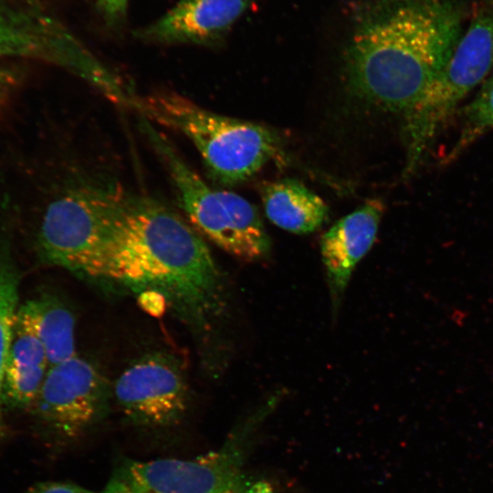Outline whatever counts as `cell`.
Listing matches in <instances>:
<instances>
[{
    "mask_svg": "<svg viewBox=\"0 0 493 493\" xmlns=\"http://www.w3.org/2000/svg\"><path fill=\"white\" fill-rule=\"evenodd\" d=\"M461 18L458 0L369 4L355 19L345 53L348 89L404 122L449 60L460 38Z\"/></svg>",
    "mask_w": 493,
    "mask_h": 493,
    "instance_id": "6da1fadb",
    "label": "cell"
},
{
    "mask_svg": "<svg viewBox=\"0 0 493 493\" xmlns=\"http://www.w3.org/2000/svg\"><path fill=\"white\" fill-rule=\"evenodd\" d=\"M103 281L162 294L203 335L222 306V277L200 236L177 214L148 196H130Z\"/></svg>",
    "mask_w": 493,
    "mask_h": 493,
    "instance_id": "7a4b0ae2",
    "label": "cell"
},
{
    "mask_svg": "<svg viewBox=\"0 0 493 493\" xmlns=\"http://www.w3.org/2000/svg\"><path fill=\"white\" fill-rule=\"evenodd\" d=\"M135 109L147 120L186 136L199 152L209 176L222 185L250 179L280 151L273 130L212 112L175 92L137 98Z\"/></svg>",
    "mask_w": 493,
    "mask_h": 493,
    "instance_id": "3957f363",
    "label": "cell"
},
{
    "mask_svg": "<svg viewBox=\"0 0 493 493\" xmlns=\"http://www.w3.org/2000/svg\"><path fill=\"white\" fill-rule=\"evenodd\" d=\"M130 196L92 184L69 189L44 215L37 242L40 260L99 281Z\"/></svg>",
    "mask_w": 493,
    "mask_h": 493,
    "instance_id": "277c9868",
    "label": "cell"
},
{
    "mask_svg": "<svg viewBox=\"0 0 493 493\" xmlns=\"http://www.w3.org/2000/svg\"><path fill=\"white\" fill-rule=\"evenodd\" d=\"M140 128L165 164L179 205L195 228L238 259L265 257L270 241L257 208L236 193L209 186L142 116Z\"/></svg>",
    "mask_w": 493,
    "mask_h": 493,
    "instance_id": "5b68a950",
    "label": "cell"
},
{
    "mask_svg": "<svg viewBox=\"0 0 493 493\" xmlns=\"http://www.w3.org/2000/svg\"><path fill=\"white\" fill-rule=\"evenodd\" d=\"M493 65V11L477 16L425 97L402 123L404 174L420 165L435 136L458 103L484 80Z\"/></svg>",
    "mask_w": 493,
    "mask_h": 493,
    "instance_id": "8992f818",
    "label": "cell"
},
{
    "mask_svg": "<svg viewBox=\"0 0 493 493\" xmlns=\"http://www.w3.org/2000/svg\"><path fill=\"white\" fill-rule=\"evenodd\" d=\"M239 456L231 447L191 459H126L102 493H224L237 489Z\"/></svg>",
    "mask_w": 493,
    "mask_h": 493,
    "instance_id": "52a82bcc",
    "label": "cell"
},
{
    "mask_svg": "<svg viewBox=\"0 0 493 493\" xmlns=\"http://www.w3.org/2000/svg\"><path fill=\"white\" fill-rule=\"evenodd\" d=\"M110 394V385L100 370L74 355L48 368L32 408L49 431L74 438L104 416Z\"/></svg>",
    "mask_w": 493,
    "mask_h": 493,
    "instance_id": "ba28073f",
    "label": "cell"
},
{
    "mask_svg": "<svg viewBox=\"0 0 493 493\" xmlns=\"http://www.w3.org/2000/svg\"><path fill=\"white\" fill-rule=\"evenodd\" d=\"M115 400L133 424L167 426L184 415L188 386L176 358L152 352L137 359L114 383Z\"/></svg>",
    "mask_w": 493,
    "mask_h": 493,
    "instance_id": "9c48e42d",
    "label": "cell"
},
{
    "mask_svg": "<svg viewBox=\"0 0 493 493\" xmlns=\"http://www.w3.org/2000/svg\"><path fill=\"white\" fill-rule=\"evenodd\" d=\"M255 0H179L162 17L136 31L160 44L214 45L221 40Z\"/></svg>",
    "mask_w": 493,
    "mask_h": 493,
    "instance_id": "30bf717a",
    "label": "cell"
},
{
    "mask_svg": "<svg viewBox=\"0 0 493 493\" xmlns=\"http://www.w3.org/2000/svg\"><path fill=\"white\" fill-rule=\"evenodd\" d=\"M383 204L369 200L336 222L321 237L320 254L334 310L351 273L375 241Z\"/></svg>",
    "mask_w": 493,
    "mask_h": 493,
    "instance_id": "8fae6325",
    "label": "cell"
},
{
    "mask_svg": "<svg viewBox=\"0 0 493 493\" xmlns=\"http://www.w3.org/2000/svg\"><path fill=\"white\" fill-rule=\"evenodd\" d=\"M48 368L45 348L19 306L12 325L4 375V404L13 408L32 407Z\"/></svg>",
    "mask_w": 493,
    "mask_h": 493,
    "instance_id": "7c38bea8",
    "label": "cell"
},
{
    "mask_svg": "<svg viewBox=\"0 0 493 493\" xmlns=\"http://www.w3.org/2000/svg\"><path fill=\"white\" fill-rule=\"evenodd\" d=\"M261 198L267 218L278 227L295 234L314 232L328 216L323 200L297 180L265 183Z\"/></svg>",
    "mask_w": 493,
    "mask_h": 493,
    "instance_id": "4fadbf2b",
    "label": "cell"
},
{
    "mask_svg": "<svg viewBox=\"0 0 493 493\" xmlns=\"http://www.w3.org/2000/svg\"><path fill=\"white\" fill-rule=\"evenodd\" d=\"M42 342L49 367L75 354V317L69 308L49 293L20 306Z\"/></svg>",
    "mask_w": 493,
    "mask_h": 493,
    "instance_id": "5bb4252c",
    "label": "cell"
},
{
    "mask_svg": "<svg viewBox=\"0 0 493 493\" xmlns=\"http://www.w3.org/2000/svg\"><path fill=\"white\" fill-rule=\"evenodd\" d=\"M21 274L10 245L0 242V441L5 435L3 420V384L11 330L18 309Z\"/></svg>",
    "mask_w": 493,
    "mask_h": 493,
    "instance_id": "9a60e30c",
    "label": "cell"
},
{
    "mask_svg": "<svg viewBox=\"0 0 493 493\" xmlns=\"http://www.w3.org/2000/svg\"><path fill=\"white\" fill-rule=\"evenodd\" d=\"M493 130V75L474 100L465 108L458 138L448 153L447 162L456 159L483 134Z\"/></svg>",
    "mask_w": 493,
    "mask_h": 493,
    "instance_id": "2e32d148",
    "label": "cell"
},
{
    "mask_svg": "<svg viewBox=\"0 0 493 493\" xmlns=\"http://www.w3.org/2000/svg\"><path fill=\"white\" fill-rule=\"evenodd\" d=\"M129 0H96L98 9L106 24L111 27L123 25Z\"/></svg>",
    "mask_w": 493,
    "mask_h": 493,
    "instance_id": "e0dca14e",
    "label": "cell"
},
{
    "mask_svg": "<svg viewBox=\"0 0 493 493\" xmlns=\"http://www.w3.org/2000/svg\"><path fill=\"white\" fill-rule=\"evenodd\" d=\"M25 493H95L71 482L47 481L34 485Z\"/></svg>",
    "mask_w": 493,
    "mask_h": 493,
    "instance_id": "ac0fdd59",
    "label": "cell"
},
{
    "mask_svg": "<svg viewBox=\"0 0 493 493\" xmlns=\"http://www.w3.org/2000/svg\"><path fill=\"white\" fill-rule=\"evenodd\" d=\"M138 300L145 311L155 317H160L168 306L165 298L153 290L139 293Z\"/></svg>",
    "mask_w": 493,
    "mask_h": 493,
    "instance_id": "d6986e66",
    "label": "cell"
},
{
    "mask_svg": "<svg viewBox=\"0 0 493 493\" xmlns=\"http://www.w3.org/2000/svg\"><path fill=\"white\" fill-rule=\"evenodd\" d=\"M224 493H237V489L229 490V491H226V492H224Z\"/></svg>",
    "mask_w": 493,
    "mask_h": 493,
    "instance_id": "ffe728a7",
    "label": "cell"
}]
</instances>
